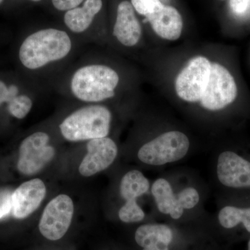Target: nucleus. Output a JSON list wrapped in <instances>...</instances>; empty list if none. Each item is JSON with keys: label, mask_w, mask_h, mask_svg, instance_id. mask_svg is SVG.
<instances>
[{"label": "nucleus", "mask_w": 250, "mask_h": 250, "mask_svg": "<svg viewBox=\"0 0 250 250\" xmlns=\"http://www.w3.org/2000/svg\"><path fill=\"white\" fill-rule=\"evenodd\" d=\"M72 41L65 31L47 28L28 36L21 46L20 60L24 67L36 70L67 57Z\"/></svg>", "instance_id": "nucleus-1"}, {"label": "nucleus", "mask_w": 250, "mask_h": 250, "mask_svg": "<svg viewBox=\"0 0 250 250\" xmlns=\"http://www.w3.org/2000/svg\"><path fill=\"white\" fill-rule=\"evenodd\" d=\"M119 83L118 73L104 65L81 67L72 77L70 87L73 95L85 103H98L115 95Z\"/></svg>", "instance_id": "nucleus-2"}, {"label": "nucleus", "mask_w": 250, "mask_h": 250, "mask_svg": "<svg viewBox=\"0 0 250 250\" xmlns=\"http://www.w3.org/2000/svg\"><path fill=\"white\" fill-rule=\"evenodd\" d=\"M111 113L105 106L91 105L81 108L67 116L60 125L61 132L67 141L77 142L107 136Z\"/></svg>", "instance_id": "nucleus-3"}, {"label": "nucleus", "mask_w": 250, "mask_h": 250, "mask_svg": "<svg viewBox=\"0 0 250 250\" xmlns=\"http://www.w3.org/2000/svg\"><path fill=\"white\" fill-rule=\"evenodd\" d=\"M189 147L190 141L187 135L181 131H169L143 146L138 157L147 165L163 166L183 159Z\"/></svg>", "instance_id": "nucleus-4"}, {"label": "nucleus", "mask_w": 250, "mask_h": 250, "mask_svg": "<svg viewBox=\"0 0 250 250\" xmlns=\"http://www.w3.org/2000/svg\"><path fill=\"white\" fill-rule=\"evenodd\" d=\"M238 89L229 71L216 62L210 63L209 79L203 96L202 106L210 111L223 109L236 100Z\"/></svg>", "instance_id": "nucleus-5"}, {"label": "nucleus", "mask_w": 250, "mask_h": 250, "mask_svg": "<svg viewBox=\"0 0 250 250\" xmlns=\"http://www.w3.org/2000/svg\"><path fill=\"white\" fill-rule=\"evenodd\" d=\"M49 136L36 132L26 138L19 148L18 169L24 175H34L42 170L53 159L55 149L49 146Z\"/></svg>", "instance_id": "nucleus-6"}, {"label": "nucleus", "mask_w": 250, "mask_h": 250, "mask_svg": "<svg viewBox=\"0 0 250 250\" xmlns=\"http://www.w3.org/2000/svg\"><path fill=\"white\" fill-rule=\"evenodd\" d=\"M74 204L68 195L62 194L46 206L39 223L41 234L50 241H58L65 236L71 225Z\"/></svg>", "instance_id": "nucleus-7"}, {"label": "nucleus", "mask_w": 250, "mask_h": 250, "mask_svg": "<svg viewBox=\"0 0 250 250\" xmlns=\"http://www.w3.org/2000/svg\"><path fill=\"white\" fill-rule=\"evenodd\" d=\"M210 62L203 57L191 59L177 77L175 89L179 98L195 103L201 100L209 79Z\"/></svg>", "instance_id": "nucleus-8"}, {"label": "nucleus", "mask_w": 250, "mask_h": 250, "mask_svg": "<svg viewBox=\"0 0 250 250\" xmlns=\"http://www.w3.org/2000/svg\"><path fill=\"white\" fill-rule=\"evenodd\" d=\"M118 155V147L108 137L90 140L87 154L81 163L79 171L83 177H91L108 168Z\"/></svg>", "instance_id": "nucleus-9"}, {"label": "nucleus", "mask_w": 250, "mask_h": 250, "mask_svg": "<svg viewBox=\"0 0 250 250\" xmlns=\"http://www.w3.org/2000/svg\"><path fill=\"white\" fill-rule=\"evenodd\" d=\"M217 175L220 183L227 187H250V162L236 153L225 151L217 163Z\"/></svg>", "instance_id": "nucleus-10"}, {"label": "nucleus", "mask_w": 250, "mask_h": 250, "mask_svg": "<svg viewBox=\"0 0 250 250\" xmlns=\"http://www.w3.org/2000/svg\"><path fill=\"white\" fill-rule=\"evenodd\" d=\"M45 195V185L40 179H31L21 184L11 195V212L15 218H27L39 208Z\"/></svg>", "instance_id": "nucleus-11"}, {"label": "nucleus", "mask_w": 250, "mask_h": 250, "mask_svg": "<svg viewBox=\"0 0 250 250\" xmlns=\"http://www.w3.org/2000/svg\"><path fill=\"white\" fill-rule=\"evenodd\" d=\"M142 29L131 1L123 0L118 4L113 27V35L126 47H132L139 42Z\"/></svg>", "instance_id": "nucleus-12"}, {"label": "nucleus", "mask_w": 250, "mask_h": 250, "mask_svg": "<svg viewBox=\"0 0 250 250\" xmlns=\"http://www.w3.org/2000/svg\"><path fill=\"white\" fill-rule=\"evenodd\" d=\"M157 35L169 41L177 40L182 34L183 21L175 8L164 6L157 12L146 16Z\"/></svg>", "instance_id": "nucleus-13"}, {"label": "nucleus", "mask_w": 250, "mask_h": 250, "mask_svg": "<svg viewBox=\"0 0 250 250\" xmlns=\"http://www.w3.org/2000/svg\"><path fill=\"white\" fill-rule=\"evenodd\" d=\"M103 6V0H85L80 6L64 13L63 22L72 32H84L89 29Z\"/></svg>", "instance_id": "nucleus-14"}, {"label": "nucleus", "mask_w": 250, "mask_h": 250, "mask_svg": "<svg viewBox=\"0 0 250 250\" xmlns=\"http://www.w3.org/2000/svg\"><path fill=\"white\" fill-rule=\"evenodd\" d=\"M151 190L161 213L169 214L174 220H178L182 216L184 209L180 205L178 197L174 195L170 184L166 179H156Z\"/></svg>", "instance_id": "nucleus-15"}, {"label": "nucleus", "mask_w": 250, "mask_h": 250, "mask_svg": "<svg viewBox=\"0 0 250 250\" xmlns=\"http://www.w3.org/2000/svg\"><path fill=\"white\" fill-rule=\"evenodd\" d=\"M173 239V233L168 226L161 224L141 225L135 233V241L143 249L169 246Z\"/></svg>", "instance_id": "nucleus-16"}, {"label": "nucleus", "mask_w": 250, "mask_h": 250, "mask_svg": "<svg viewBox=\"0 0 250 250\" xmlns=\"http://www.w3.org/2000/svg\"><path fill=\"white\" fill-rule=\"evenodd\" d=\"M149 182L141 171L134 170L122 179L120 192L125 200H136L149 190Z\"/></svg>", "instance_id": "nucleus-17"}, {"label": "nucleus", "mask_w": 250, "mask_h": 250, "mask_svg": "<svg viewBox=\"0 0 250 250\" xmlns=\"http://www.w3.org/2000/svg\"><path fill=\"white\" fill-rule=\"evenodd\" d=\"M218 220L220 225L225 229H232L242 223L250 233V207L238 208L227 206L219 212Z\"/></svg>", "instance_id": "nucleus-18"}, {"label": "nucleus", "mask_w": 250, "mask_h": 250, "mask_svg": "<svg viewBox=\"0 0 250 250\" xmlns=\"http://www.w3.org/2000/svg\"><path fill=\"white\" fill-rule=\"evenodd\" d=\"M118 215L121 221L125 223H139L146 216L136 200H126L120 209Z\"/></svg>", "instance_id": "nucleus-19"}, {"label": "nucleus", "mask_w": 250, "mask_h": 250, "mask_svg": "<svg viewBox=\"0 0 250 250\" xmlns=\"http://www.w3.org/2000/svg\"><path fill=\"white\" fill-rule=\"evenodd\" d=\"M32 104V101L27 95H17L8 103V110L15 118L23 119L31 111Z\"/></svg>", "instance_id": "nucleus-20"}, {"label": "nucleus", "mask_w": 250, "mask_h": 250, "mask_svg": "<svg viewBox=\"0 0 250 250\" xmlns=\"http://www.w3.org/2000/svg\"><path fill=\"white\" fill-rule=\"evenodd\" d=\"M131 3L135 11L146 16L160 11L165 6L160 0H131Z\"/></svg>", "instance_id": "nucleus-21"}, {"label": "nucleus", "mask_w": 250, "mask_h": 250, "mask_svg": "<svg viewBox=\"0 0 250 250\" xmlns=\"http://www.w3.org/2000/svg\"><path fill=\"white\" fill-rule=\"evenodd\" d=\"M178 199L184 209H191L200 202V195L195 188L189 187L179 192Z\"/></svg>", "instance_id": "nucleus-22"}, {"label": "nucleus", "mask_w": 250, "mask_h": 250, "mask_svg": "<svg viewBox=\"0 0 250 250\" xmlns=\"http://www.w3.org/2000/svg\"><path fill=\"white\" fill-rule=\"evenodd\" d=\"M18 93L19 90L16 85H11L8 87L4 82L0 81V105L4 103H10L18 95Z\"/></svg>", "instance_id": "nucleus-23"}, {"label": "nucleus", "mask_w": 250, "mask_h": 250, "mask_svg": "<svg viewBox=\"0 0 250 250\" xmlns=\"http://www.w3.org/2000/svg\"><path fill=\"white\" fill-rule=\"evenodd\" d=\"M85 0H50L52 7L56 11L65 13L69 10L80 6Z\"/></svg>", "instance_id": "nucleus-24"}, {"label": "nucleus", "mask_w": 250, "mask_h": 250, "mask_svg": "<svg viewBox=\"0 0 250 250\" xmlns=\"http://www.w3.org/2000/svg\"><path fill=\"white\" fill-rule=\"evenodd\" d=\"M12 210L11 195L9 192H4L0 197V219L9 215Z\"/></svg>", "instance_id": "nucleus-25"}, {"label": "nucleus", "mask_w": 250, "mask_h": 250, "mask_svg": "<svg viewBox=\"0 0 250 250\" xmlns=\"http://www.w3.org/2000/svg\"><path fill=\"white\" fill-rule=\"evenodd\" d=\"M229 5L235 14H243L249 8V0H230Z\"/></svg>", "instance_id": "nucleus-26"}, {"label": "nucleus", "mask_w": 250, "mask_h": 250, "mask_svg": "<svg viewBox=\"0 0 250 250\" xmlns=\"http://www.w3.org/2000/svg\"><path fill=\"white\" fill-rule=\"evenodd\" d=\"M29 1H32V2L39 3L44 1V0H29Z\"/></svg>", "instance_id": "nucleus-27"}, {"label": "nucleus", "mask_w": 250, "mask_h": 250, "mask_svg": "<svg viewBox=\"0 0 250 250\" xmlns=\"http://www.w3.org/2000/svg\"><path fill=\"white\" fill-rule=\"evenodd\" d=\"M248 250H250V240L249 243H248Z\"/></svg>", "instance_id": "nucleus-28"}, {"label": "nucleus", "mask_w": 250, "mask_h": 250, "mask_svg": "<svg viewBox=\"0 0 250 250\" xmlns=\"http://www.w3.org/2000/svg\"><path fill=\"white\" fill-rule=\"evenodd\" d=\"M3 1H4V0H0V4H1V3L3 2Z\"/></svg>", "instance_id": "nucleus-29"}, {"label": "nucleus", "mask_w": 250, "mask_h": 250, "mask_svg": "<svg viewBox=\"0 0 250 250\" xmlns=\"http://www.w3.org/2000/svg\"><path fill=\"white\" fill-rule=\"evenodd\" d=\"M250 6V0H249Z\"/></svg>", "instance_id": "nucleus-30"}]
</instances>
